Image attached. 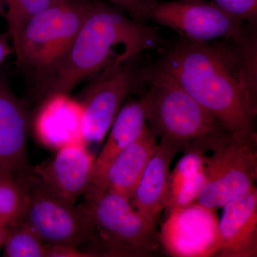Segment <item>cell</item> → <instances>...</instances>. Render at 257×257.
I'll return each instance as SVG.
<instances>
[{
	"label": "cell",
	"instance_id": "obj_1",
	"mask_svg": "<svg viewBox=\"0 0 257 257\" xmlns=\"http://www.w3.org/2000/svg\"><path fill=\"white\" fill-rule=\"evenodd\" d=\"M256 28L210 42L182 38L147 69L182 88L231 135L257 139Z\"/></svg>",
	"mask_w": 257,
	"mask_h": 257
},
{
	"label": "cell",
	"instance_id": "obj_2",
	"mask_svg": "<svg viewBox=\"0 0 257 257\" xmlns=\"http://www.w3.org/2000/svg\"><path fill=\"white\" fill-rule=\"evenodd\" d=\"M160 43L157 28L138 21L104 0H91L70 47L45 76L42 93L69 94L87 78L128 62Z\"/></svg>",
	"mask_w": 257,
	"mask_h": 257
},
{
	"label": "cell",
	"instance_id": "obj_3",
	"mask_svg": "<svg viewBox=\"0 0 257 257\" xmlns=\"http://www.w3.org/2000/svg\"><path fill=\"white\" fill-rule=\"evenodd\" d=\"M138 80L148 88L142 96L147 126L160 140L185 152L193 147L210 151L211 145L227 133L217 120L175 83L142 70Z\"/></svg>",
	"mask_w": 257,
	"mask_h": 257
},
{
	"label": "cell",
	"instance_id": "obj_4",
	"mask_svg": "<svg viewBox=\"0 0 257 257\" xmlns=\"http://www.w3.org/2000/svg\"><path fill=\"white\" fill-rule=\"evenodd\" d=\"M82 204L95 228L99 256H145L160 244L157 226L147 220L124 196L105 191L86 193Z\"/></svg>",
	"mask_w": 257,
	"mask_h": 257
},
{
	"label": "cell",
	"instance_id": "obj_5",
	"mask_svg": "<svg viewBox=\"0 0 257 257\" xmlns=\"http://www.w3.org/2000/svg\"><path fill=\"white\" fill-rule=\"evenodd\" d=\"M91 0H57L25 25L14 51L17 64L44 75L65 54Z\"/></svg>",
	"mask_w": 257,
	"mask_h": 257
},
{
	"label": "cell",
	"instance_id": "obj_6",
	"mask_svg": "<svg viewBox=\"0 0 257 257\" xmlns=\"http://www.w3.org/2000/svg\"><path fill=\"white\" fill-rule=\"evenodd\" d=\"M209 152L205 183L195 203L215 210L256 187L257 139L225 133Z\"/></svg>",
	"mask_w": 257,
	"mask_h": 257
},
{
	"label": "cell",
	"instance_id": "obj_7",
	"mask_svg": "<svg viewBox=\"0 0 257 257\" xmlns=\"http://www.w3.org/2000/svg\"><path fill=\"white\" fill-rule=\"evenodd\" d=\"M24 221L46 245L78 247L95 242V228L84 206H76L51 192L28 175V202Z\"/></svg>",
	"mask_w": 257,
	"mask_h": 257
},
{
	"label": "cell",
	"instance_id": "obj_8",
	"mask_svg": "<svg viewBox=\"0 0 257 257\" xmlns=\"http://www.w3.org/2000/svg\"><path fill=\"white\" fill-rule=\"evenodd\" d=\"M148 20L194 42H210L239 35L249 24L234 18L207 0L157 2Z\"/></svg>",
	"mask_w": 257,
	"mask_h": 257
},
{
	"label": "cell",
	"instance_id": "obj_9",
	"mask_svg": "<svg viewBox=\"0 0 257 257\" xmlns=\"http://www.w3.org/2000/svg\"><path fill=\"white\" fill-rule=\"evenodd\" d=\"M128 62L111 66L94 77L79 99L87 145L104 140L125 99L135 88L138 74Z\"/></svg>",
	"mask_w": 257,
	"mask_h": 257
},
{
	"label": "cell",
	"instance_id": "obj_10",
	"mask_svg": "<svg viewBox=\"0 0 257 257\" xmlns=\"http://www.w3.org/2000/svg\"><path fill=\"white\" fill-rule=\"evenodd\" d=\"M160 242L173 256H215L219 248L218 220L214 209L194 203L166 214Z\"/></svg>",
	"mask_w": 257,
	"mask_h": 257
},
{
	"label": "cell",
	"instance_id": "obj_11",
	"mask_svg": "<svg viewBox=\"0 0 257 257\" xmlns=\"http://www.w3.org/2000/svg\"><path fill=\"white\" fill-rule=\"evenodd\" d=\"M94 160L86 145H69L57 150L52 160L38 166L32 173L57 197L75 203L90 188Z\"/></svg>",
	"mask_w": 257,
	"mask_h": 257
},
{
	"label": "cell",
	"instance_id": "obj_12",
	"mask_svg": "<svg viewBox=\"0 0 257 257\" xmlns=\"http://www.w3.org/2000/svg\"><path fill=\"white\" fill-rule=\"evenodd\" d=\"M30 126L28 110L0 77V173H30L27 140Z\"/></svg>",
	"mask_w": 257,
	"mask_h": 257
},
{
	"label": "cell",
	"instance_id": "obj_13",
	"mask_svg": "<svg viewBox=\"0 0 257 257\" xmlns=\"http://www.w3.org/2000/svg\"><path fill=\"white\" fill-rule=\"evenodd\" d=\"M45 98L34 119L37 140L48 148L57 150L74 144L87 145L83 133L80 102L63 93Z\"/></svg>",
	"mask_w": 257,
	"mask_h": 257
},
{
	"label": "cell",
	"instance_id": "obj_14",
	"mask_svg": "<svg viewBox=\"0 0 257 257\" xmlns=\"http://www.w3.org/2000/svg\"><path fill=\"white\" fill-rule=\"evenodd\" d=\"M221 208L215 256H257L256 187Z\"/></svg>",
	"mask_w": 257,
	"mask_h": 257
},
{
	"label": "cell",
	"instance_id": "obj_15",
	"mask_svg": "<svg viewBox=\"0 0 257 257\" xmlns=\"http://www.w3.org/2000/svg\"><path fill=\"white\" fill-rule=\"evenodd\" d=\"M158 145L156 136L147 126L136 140L111 161L99 184L88 192L105 191L131 199Z\"/></svg>",
	"mask_w": 257,
	"mask_h": 257
},
{
	"label": "cell",
	"instance_id": "obj_16",
	"mask_svg": "<svg viewBox=\"0 0 257 257\" xmlns=\"http://www.w3.org/2000/svg\"><path fill=\"white\" fill-rule=\"evenodd\" d=\"M179 152L176 145L160 140L158 148L149 161L130 199L135 209L155 226L165 207L170 165Z\"/></svg>",
	"mask_w": 257,
	"mask_h": 257
},
{
	"label": "cell",
	"instance_id": "obj_17",
	"mask_svg": "<svg viewBox=\"0 0 257 257\" xmlns=\"http://www.w3.org/2000/svg\"><path fill=\"white\" fill-rule=\"evenodd\" d=\"M147 128L146 114L141 99H133L123 104L108 132L104 146L94 160L89 189L99 184L111 161L136 140Z\"/></svg>",
	"mask_w": 257,
	"mask_h": 257
},
{
	"label": "cell",
	"instance_id": "obj_18",
	"mask_svg": "<svg viewBox=\"0 0 257 257\" xmlns=\"http://www.w3.org/2000/svg\"><path fill=\"white\" fill-rule=\"evenodd\" d=\"M30 173L22 176L0 173V222L7 227L24 220L28 206Z\"/></svg>",
	"mask_w": 257,
	"mask_h": 257
},
{
	"label": "cell",
	"instance_id": "obj_19",
	"mask_svg": "<svg viewBox=\"0 0 257 257\" xmlns=\"http://www.w3.org/2000/svg\"><path fill=\"white\" fill-rule=\"evenodd\" d=\"M3 248V256L46 257V244L24 221L6 228Z\"/></svg>",
	"mask_w": 257,
	"mask_h": 257
},
{
	"label": "cell",
	"instance_id": "obj_20",
	"mask_svg": "<svg viewBox=\"0 0 257 257\" xmlns=\"http://www.w3.org/2000/svg\"><path fill=\"white\" fill-rule=\"evenodd\" d=\"M56 1L57 0H4L8 7L5 18L8 23V31L14 51L18 46L20 35L26 24Z\"/></svg>",
	"mask_w": 257,
	"mask_h": 257
},
{
	"label": "cell",
	"instance_id": "obj_21",
	"mask_svg": "<svg viewBox=\"0 0 257 257\" xmlns=\"http://www.w3.org/2000/svg\"><path fill=\"white\" fill-rule=\"evenodd\" d=\"M206 177L204 170L198 172L186 180L179 189L175 195L166 206V214L177 208L186 207L194 204L197 201L199 194L205 183Z\"/></svg>",
	"mask_w": 257,
	"mask_h": 257
},
{
	"label": "cell",
	"instance_id": "obj_22",
	"mask_svg": "<svg viewBox=\"0 0 257 257\" xmlns=\"http://www.w3.org/2000/svg\"><path fill=\"white\" fill-rule=\"evenodd\" d=\"M225 13L246 22L256 23L257 0H211Z\"/></svg>",
	"mask_w": 257,
	"mask_h": 257
},
{
	"label": "cell",
	"instance_id": "obj_23",
	"mask_svg": "<svg viewBox=\"0 0 257 257\" xmlns=\"http://www.w3.org/2000/svg\"><path fill=\"white\" fill-rule=\"evenodd\" d=\"M109 3L124 12L128 16L138 21L147 23L150 10L144 0H105Z\"/></svg>",
	"mask_w": 257,
	"mask_h": 257
},
{
	"label": "cell",
	"instance_id": "obj_24",
	"mask_svg": "<svg viewBox=\"0 0 257 257\" xmlns=\"http://www.w3.org/2000/svg\"><path fill=\"white\" fill-rule=\"evenodd\" d=\"M46 257H89L93 256L90 252L82 251L74 246H51L46 245Z\"/></svg>",
	"mask_w": 257,
	"mask_h": 257
},
{
	"label": "cell",
	"instance_id": "obj_25",
	"mask_svg": "<svg viewBox=\"0 0 257 257\" xmlns=\"http://www.w3.org/2000/svg\"><path fill=\"white\" fill-rule=\"evenodd\" d=\"M11 53V49L7 40V35H0V65Z\"/></svg>",
	"mask_w": 257,
	"mask_h": 257
},
{
	"label": "cell",
	"instance_id": "obj_26",
	"mask_svg": "<svg viewBox=\"0 0 257 257\" xmlns=\"http://www.w3.org/2000/svg\"><path fill=\"white\" fill-rule=\"evenodd\" d=\"M7 226L3 223L0 222V250L3 248V241H4V237L5 231H6Z\"/></svg>",
	"mask_w": 257,
	"mask_h": 257
},
{
	"label": "cell",
	"instance_id": "obj_27",
	"mask_svg": "<svg viewBox=\"0 0 257 257\" xmlns=\"http://www.w3.org/2000/svg\"><path fill=\"white\" fill-rule=\"evenodd\" d=\"M144 2H145L147 8H149V10H150L152 8H153L154 5L156 4L157 0H144Z\"/></svg>",
	"mask_w": 257,
	"mask_h": 257
},
{
	"label": "cell",
	"instance_id": "obj_28",
	"mask_svg": "<svg viewBox=\"0 0 257 257\" xmlns=\"http://www.w3.org/2000/svg\"><path fill=\"white\" fill-rule=\"evenodd\" d=\"M5 13L3 7V0H0V16L5 17Z\"/></svg>",
	"mask_w": 257,
	"mask_h": 257
}]
</instances>
